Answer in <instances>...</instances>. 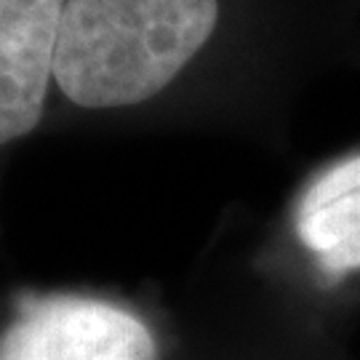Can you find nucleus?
Here are the masks:
<instances>
[{"instance_id": "1", "label": "nucleus", "mask_w": 360, "mask_h": 360, "mask_svg": "<svg viewBox=\"0 0 360 360\" xmlns=\"http://www.w3.org/2000/svg\"><path fill=\"white\" fill-rule=\"evenodd\" d=\"M217 19V0H67L56 86L89 110L147 102L203 49Z\"/></svg>"}, {"instance_id": "2", "label": "nucleus", "mask_w": 360, "mask_h": 360, "mask_svg": "<svg viewBox=\"0 0 360 360\" xmlns=\"http://www.w3.org/2000/svg\"><path fill=\"white\" fill-rule=\"evenodd\" d=\"M0 360H160L147 323L94 296L25 299L0 336Z\"/></svg>"}, {"instance_id": "3", "label": "nucleus", "mask_w": 360, "mask_h": 360, "mask_svg": "<svg viewBox=\"0 0 360 360\" xmlns=\"http://www.w3.org/2000/svg\"><path fill=\"white\" fill-rule=\"evenodd\" d=\"M67 0H0V144L40 123Z\"/></svg>"}, {"instance_id": "4", "label": "nucleus", "mask_w": 360, "mask_h": 360, "mask_svg": "<svg viewBox=\"0 0 360 360\" xmlns=\"http://www.w3.org/2000/svg\"><path fill=\"white\" fill-rule=\"evenodd\" d=\"M296 240L326 281L360 272V153L321 171L294 211Z\"/></svg>"}]
</instances>
